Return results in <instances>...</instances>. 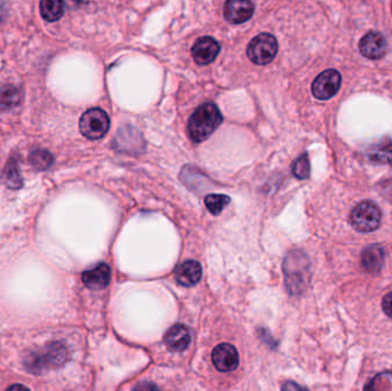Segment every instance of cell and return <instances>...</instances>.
Segmentation results:
<instances>
[{"label": "cell", "mask_w": 392, "mask_h": 391, "mask_svg": "<svg viewBox=\"0 0 392 391\" xmlns=\"http://www.w3.org/2000/svg\"><path fill=\"white\" fill-rule=\"evenodd\" d=\"M224 117L221 110L212 102L201 105L189 119L188 136L194 143H202L207 140L221 126Z\"/></svg>", "instance_id": "6da1fadb"}, {"label": "cell", "mask_w": 392, "mask_h": 391, "mask_svg": "<svg viewBox=\"0 0 392 391\" xmlns=\"http://www.w3.org/2000/svg\"><path fill=\"white\" fill-rule=\"evenodd\" d=\"M286 286L291 295L303 293L310 281V262L305 254L294 250L288 254L284 263Z\"/></svg>", "instance_id": "7a4b0ae2"}, {"label": "cell", "mask_w": 392, "mask_h": 391, "mask_svg": "<svg viewBox=\"0 0 392 391\" xmlns=\"http://www.w3.org/2000/svg\"><path fill=\"white\" fill-rule=\"evenodd\" d=\"M69 358V351L62 343H51L39 353H32L25 360V367L32 373L62 366Z\"/></svg>", "instance_id": "3957f363"}, {"label": "cell", "mask_w": 392, "mask_h": 391, "mask_svg": "<svg viewBox=\"0 0 392 391\" xmlns=\"http://www.w3.org/2000/svg\"><path fill=\"white\" fill-rule=\"evenodd\" d=\"M110 119L101 108L88 109L83 114L79 121V129L83 136L88 139H101L108 132Z\"/></svg>", "instance_id": "277c9868"}, {"label": "cell", "mask_w": 392, "mask_h": 391, "mask_svg": "<svg viewBox=\"0 0 392 391\" xmlns=\"http://www.w3.org/2000/svg\"><path fill=\"white\" fill-rule=\"evenodd\" d=\"M278 42L274 36L270 34H260L256 36L249 44L248 53L249 59L252 62L259 66H265L275 58L278 53Z\"/></svg>", "instance_id": "5b68a950"}, {"label": "cell", "mask_w": 392, "mask_h": 391, "mask_svg": "<svg viewBox=\"0 0 392 391\" xmlns=\"http://www.w3.org/2000/svg\"><path fill=\"white\" fill-rule=\"evenodd\" d=\"M381 210L374 202L365 201L358 204L352 213L350 220L352 226L359 232H371L381 224Z\"/></svg>", "instance_id": "8992f818"}, {"label": "cell", "mask_w": 392, "mask_h": 391, "mask_svg": "<svg viewBox=\"0 0 392 391\" xmlns=\"http://www.w3.org/2000/svg\"><path fill=\"white\" fill-rule=\"evenodd\" d=\"M342 77L337 70L328 69L320 73L312 84V92L319 100L333 98L340 90Z\"/></svg>", "instance_id": "52a82bcc"}, {"label": "cell", "mask_w": 392, "mask_h": 391, "mask_svg": "<svg viewBox=\"0 0 392 391\" xmlns=\"http://www.w3.org/2000/svg\"><path fill=\"white\" fill-rule=\"evenodd\" d=\"M212 362L218 370L221 372H232L236 370L238 366V350L235 349V346L228 343H221L219 346H216L212 353Z\"/></svg>", "instance_id": "ba28073f"}, {"label": "cell", "mask_w": 392, "mask_h": 391, "mask_svg": "<svg viewBox=\"0 0 392 391\" xmlns=\"http://www.w3.org/2000/svg\"><path fill=\"white\" fill-rule=\"evenodd\" d=\"M219 52H221V46L217 40L208 36L197 39L192 49L193 58L200 66H206L212 62Z\"/></svg>", "instance_id": "9c48e42d"}, {"label": "cell", "mask_w": 392, "mask_h": 391, "mask_svg": "<svg viewBox=\"0 0 392 391\" xmlns=\"http://www.w3.org/2000/svg\"><path fill=\"white\" fill-rule=\"evenodd\" d=\"M255 5L248 0H230L224 6L225 19L233 25H241L252 18Z\"/></svg>", "instance_id": "30bf717a"}, {"label": "cell", "mask_w": 392, "mask_h": 391, "mask_svg": "<svg viewBox=\"0 0 392 391\" xmlns=\"http://www.w3.org/2000/svg\"><path fill=\"white\" fill-rule=\"evenodd\" d=\"M359 49L363 56L368 59H380L387 52L388 43L384 36L380 32H371L363 37L359 44Z\"/></svg>", "instance_id": "8fae6325"}, {"label": "cell", "mask_w": 392, "mask_h": 391, "mask_svg": "<svg viewBox=\"0 0 392 391\" xmlns=\"http://www.w3.org/2000/svg\"><path fill=\"white\" fill-rule=\"evenodd\" d=\"M112 279V270L106 263L83 273V283L92 290L105 289Z\"/></svg>", "instance_id": "7c38bea8"}, {"label": "cell", "mask_w": 392, "mask_h": 391, "mask_svg": "<svg viewBox=\"0 0 392 391\" xmlns=\"http://www.w3.org/2000/svg\"><path fill=\"white\" fill-rule=\"evenodd\" d=\"M175 280L184 287L195 286L202 276V268L196 261H186L175 269Z\"/></svg>", "instance_id": "4fadbf2b"}, {"label": "cell", "mask_w": 392, "mask_h": 391, "mask_svg": "<svg viewBox=\"0 0 392 391\" xmlns=\"http://www.w3.org/2000/svg\"><path fill=\"white\" fill-rule=\"evenodd\" d=\"M165 344L169 349L175 353H182L187 349L191 343L189 329L182 324H177L169 329L164 337Z\"/></svg>", "instance_id": "5bb4252c"}, {"label": "cell", "mask_w": 392, "mask_h": 391, "mask_svg": "<svg viewBox=\"0 0 392 391\" xmlns=\"http://www.w3.org/2000/svg\"><path fill=\"white\" fill-rule=\"evenodd\" d=\"M384 263V250L381 246L374 245L365 249L361 255V264L367 272H378Z\"/></svg>", "instance_id": "9a60e30c"}, {"label": "cell", "mask_w": 392, "mask_h": 391, "mask_svg": "<svg viewBox=\"0 0 392 391\" xmlns=\"http://www.w3.org/2000/svg\"><path fill=\"white\" fill-rule=\"evenodd\" d=\"M369 158L376 163H392V138L382 140L381 143L371 147Z\"/></svg>", "instance_id": "2e32d148"}, {"label": "cell", "mask_w": 392, "mask_h": 391, "mask_svg": "<svg viewBox=\"0 0 392 391\" xmlns=\"http://www.w3.org/2000/svg\"><path fill=\"white\" fill-rule=\"evenodd\" d=\"M64 5L59 0H44L40 3V14L46 21H58L63 15Z\"/></svg>", "instance_id": "e0dca14e"}, {"label": "cell", "mask_w": 392, "mask_h": 391, "mask_svg": "<svg viewBox=\"0 0 392 391\" xmlns=\"http://www.w3.org/2000/svg\"><path fill=\"white\" fill-rule=\"evenodd\" d=\"M20 92L13 85H5L0 88V109L8 110L15 108L20 104Z\"/></svg>", "instance_id": "ac0fdd59"}, {"label": "cell", "mask_w": 392, "mask_h": 391, "mask_svg": "<svg viewBox=\"0 0 392 391\" xmlns=\"http://www.w3.org/2000/svg\"><path fill=\"white\" fill-rule=\"evenodd\" d=\"M365 391H392V372H381L371 379Z\"/></svg>", "instance_id": "d6986e66"}, {"label": "cell", "mask_w": 392, "mask_h": 391, "mask_svg": "<svg viewBox=\"0 0 392 391\" xmlns=\"http://www.w3.org/2000/svg\"><path fill=\"white\" fill-rule=\"evenodd\" d=\"M5 184L12 189H18L23 184L21 174L19 171V165L14 160L8 162L4 171Z\"/></svg>", "instance_id": "ffe728a7"}, {"label": "cell", "mask_w": 392, "mask_h": 391, "mask_svg": "<svg viewBox=\"0 0 392 391\" xmlns=\"http://www.w3.org/2000/svg\"><path fill=\"white\" fill-rule=\"evenodd\" d=\"M206 206L212 215H219L224 210L225 206H228L231 202L230 196H223V194H210L204 200Z\"/></svg>", "instance_id": "44dd1931"}, {"label": "cell", "mask_w": 392, "mask_h": 391, "mask_svg": "<svg viewBox=\"0 0 392 391\" xmlns=\"http://www.w3.org/2000/svg\"><path fill=\"white\" fill-rule=\"evenodd\" d=\"M32 165L38 170H46L53 163L52 154L44 150H36L30 154Z\"/></svg>", "instance_id": "7402d4cb"}, {"label": "cell", "mask_w": 392, "mask_h": 391, "mask_svg": "<svg viewBox=\"0 0 392 391\" xmlns=\"http://www.w3.org/2000/svg\"><path fill=\"white\" fill-rule=\"evenodd\" d=\"M293 174L298 179H306L310 176V162L306 154L302 155L301 158L294 162Z\"/></svg>", "instance_id": "603a6c76"}, {"label": "cell", "mask_w": 392, "mask_h": 391, "mask_svg": "<svg viewBox=\"0 0 392 391\" xmlns=\"http://www.w3.org/2000/svg\"><path fill=\"white\" fill-rule=\"evenodd\" d=\"M382 307L385 312V315L392 318V292L387 294L382 300Z\"/></svg>", "instance_id": "cb8c5ba5"}, {"label": "cell", "mask_w": 392, "mask_h": 391, "mask_svg": "<svg viewBox=\"0 0 392 391\" xmlns=\"http://www.w3.org/2000/svg\"><path fill=\"white\" fill-rule=\"evenodd\" d=\"M132 391H161L160 388L151 382H141L134 388Z\"/></svg>", "instance_id": "d4e9b609"}, {"label": "cell", "mask_w": 392, "mask_h": 391, "mask_svg": "<svg viewBox=\"0 0 392 391\" xmlns=\"http://www.w3.org/2000/svg\"><path fill=\"white\" fill-rule=\"evenodd\" d=\"M281 391H308L304 388L301 387L299 384L295 383L293 381H288L281 388Z\"/></svg>", "instance_id": "484cf974"}, {"label": "cell", "mask_w": 392, "mask_h": 391, "mask_svg": "<svg viewBox=\"0 0 392 391\" xmlns=\"http://www.w3.org/2000/svg\"><path fill=\"white\" fill-rule=\"evenodd\" d=\"M6 391H30L28 388L22 386V384H13L11 387L8 388Z\"/></svg>", "instance_id": "4316f807"}]
</instances>
